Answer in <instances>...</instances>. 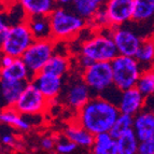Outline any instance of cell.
<instances>
[{"label":"cell","instance_id":"cell-36","mask_svg":"<svg viewBox=\"0 0 154 154\" xmlns=\"http://www.w3.org/2000/svg\"><path fill=\"white\" fill-rule=\"evenodd\" d=\"M144 108H146V109H150V110H154V95L146 96V97Z\"/></svg>","mask_w":154,"mask_h":154},{"label":"cell","instance_id":"cell-1","mask_svg":"<svg viewBox=\"0 0 154 154\" xmlns=\"http://www.w3.org/2000/svg\"><path fill=\"white\" fill-rule=\"evenodd\" d=\"M90 35L78 43L77 51L72 53L75 70L80 72L88 65L97 62H112L119 55L111 36V28H88Z\"/></svg>","mask_w":154,"mask_h":154},{"label":"cell","instance_id":"cell-33","mask_svg":"<svg viewBox=\"0 0 154 154\" xmlns=\"http://www.w3.org/2000/svg\"><path fill=\"white\" fill-rule=\"evenodd\" d=\"M139 154H154V137L149 140L140 141L139 143Z\"/></svg>","mask_w":154,"mask_h":154},{"label":"cell","instance_id":"cell-16","mask_svg":"<svg viewBox=\"0 0 154 154\" xmlns=\"http://www.w3.org/2000/svg\"><path fill=\"white\" fill-rule=\"evenodd\" d=\"M133 129L139 141H146L154 137V110L143 108L134 116Z\"/></svg>","mask_w":154,"mask_h":154},{"label":"cell","instance_id":"cell-7","mask_svg":"<svg viewBox=\"0 0 154 154\" xmlns=\"http://www.w3.org/2000/svg\"><path fill=\"white\" fill-rule=\"evenodd\" d=\"M146 27L129 22L127 24L111 27V36L120 55L135 56L142 40L150 36L142 29Z\"/></svg>","mask_w":154,"mask_h":154},{"label":"cell","instance_id":"cell-6","mask_svg":"<svg viewBox=\"0 0 154 154\" xmlns=\"http://www.w3.org/2000/svg\"><path fill=\"white\" fill-rule=\"evenodd\" d=\"M113 85L119 91L128 90L137 86L143 68L135 56L119 54L111 62Z\"/></svg>","mask_w":154,"mask_h":154},{"label":"cell","instance_id":"cell-13","mask_svg":"<svg viewBox=\"0 0 154 154\" xmlns=\"http://www.w3.org/2000/svg\"><path fill=\"white\" fill-rule=\"evenodd\" d=\"M144 103L146 96L137 88V86H135L121 91L116 103L121 113L134 116L144 108Z\"/></svg>","mask_w":154,"mask_h":154},{"label":"cell","instance_id":"cell-8","mask_svg":"<svg viewBox=\"0 0 154 154\" xmlns=\"http://www.w3.org/2000/svg\"><path fill=\"white\" fill-rule=\"evenodd\" d=\"M35 40L26 20L13 23L1 44L0 53L21 58Z\"/></svg>","mask_w":154,"mask_h":154},{"label":"cell","instance_id":"cell-32","mask_svg":"<svg viewBox=\"0 0 154 154\" xmlns=\"http://www.w3.org/2000/svg\"><path fill=\"white\" fill-rule=\"evenodd\" d=\"M11 24L12 23L9 18V12H7V8L0 10V48H1V44L10 29Z\"/></svg>","mask_w":154,"mask_h":154},{"label":"cell","instance_id":"cell-34","mask_svg":"<svg viewBox=\"0 0 154 154\" xmlns=\"http://www.w3.org/2000/svg\"><path fill=\"white\" fill-rule=\"evenodd\" d=\"M0 142L7 148H15L17 144V138L13 134L5 133L0 137Z\"/></svg>","mask_w":154,"mask_h":154},{"label":"cell","instance_id":"cell-12","mask_svg":"<svg viewBox=\"0 0 154 154\" xmlns=\"http://www.w3.org/2000/svg\"><path fill=\"white\" fill-rule=\"evenodd\" d=\"M103 8L111 27L124 25L131 21L134 0H109Z\"/></svg>","mask_w":154,"mask_h":154},{"label":"cell","instance_id":"cell-17","mask_svg":"<svg viewBox=\"0 0 154 154\" xmlns=\"http://www.w3.org/2000/svg\"><path fill=\"white\" fill-rule=\"evenodd\" d=\"M75 70V64L72 55L68 53H58L57 50H55V53L52 55L50 60L46 63L45 67L43 68V71L50 72L58 77L66 78Z\"/></svg>","mask_w":154,"mask_h":154},{"label":"cell","instance_id":"cell-22","mask_svg":"<svg viewBox=\"0 0 154 154\" xmlns=\"http://www.w3.org/2000/svg\"><path fill=\"white\" fill-rule=\"evenodd\" d=\"M33 38L36 40L52 39V28L49 15H38L26 17Z\"/></svg>","mask_w":154,"mask_h":154},{"label":"cell","instance_id":"cell-25","mask_svg":"<svg viewBox=\"0 0 154 154\" xmlns=\"http://www.w3.org/2000/svg\"><path fill=\"white\" fill-rule=\"evenodd\" d=\"M116 138L109 131L100 133L94 136V142L90 152L94 154H114Z\"/></svg>","mask_w":154,"mask_h":154},{"label":"cell","instance_id":"cell-20","mask_svg":"<svg viewBox=\"0 0 154 154\" xmlns=\"http://www.w3.org/2000/svg\"><path fill=\"white\" fill-rule=\"evenodd\" d=\"M25 13L26 17L50 15L57 7L56 0H14Z\"/></svg>","mask_w":154,"mask_h":154},{"label":"cell","instance_id":"cell-38","mask_svg":"<svg viewBox=\"0 0 154 154\" xmlns=\"http://www.w3.org/2000/svg\"><path fill=\"white\" fill-rule=\"evenodd\" d=\"M13 1H14V0H0V2L2 3V5H5V8H8L9 5H12Z\"/></svg>","mask_w":154,"mask_h":154},{"label":"cell","instance_id":"cell-18","mask_svg":"<svg viewBox=\"0 0 154 154\" xmlns=\"http://www.w3.org/2000/svg\"><path fill=\"white\" fill-rule=\"evenodd\" d=\"M27 83L0 79V109L14 107Z\"/></svg>","mask_w":154,"mask_h":154},{"label":"cell","instance_id":"cell-3","mask_svg":"<svg viewBox=\"0 0 154 154\" xmlns=\"http://www.w3.org/2000/svg\"><path fill=\"white\" fill-rule=\"evenodd\" d=\"M49 17L51 22L52 39L55 42L71 43L82 36V33L88 28V21L69 7L57 5Z\"/></svg>","mask_w":154,"mask_h":154},{"label":"cell","instance_id":"cell-21","mask_svg":"<svg viewBox=\"0 0 154 154\" xmlns=\"http://www.w3.org/2000/svg\"><path fill=\"white\" fill-rule=\"evenodd\" d=\"M0 79L14 82H29L32 77L23 59L14 58L9 66L0 68Z\"/></svg>","mask_w":154,"mask_h":154},{"label":"cell","instance_id":"cell-29","mask_svg":"<svg viewBox=\"0 0 154 154\" xmlns=\"http://www.w3.org/2000/svg\"><path fill=\"white\" fill-rule=\"evenodd\" d=\"M88 23V28L98 30V29H105V28H111L110 22L107 13L105 11V8L101 7L99 10L96 12V14L91 18Z\"/></svg>","mask_w":154,"mask_h":154},{"label":"cell","instance_id":"cell-11","mask_svg":"<svg viewBox=\"0 0 154 154\" xmlns=\"http://www.w3.org/2000/svg\"><path fill=\"white\" fill-rule=\"evenodd\" d=\"M31 81L52 103L58 101V98L64 88L65 78L42 70L36 75H33Z\"/></svg>","mask_w":154,"mask_h":154},{"label":"cell","instance_id":"cell-27","mask_svg":"<svg viewBox=\"0 0 154 154\" xmlns=\"http://www.w3.org/2000/svg\"><path fill=\"white\" fill-rule=\"evenodd\" d=\"M133 125H134L133 116L125 114V113H120L109 133H110L114 138H118V137L123 135V134L126 133L127 131L133 129Z\"/></svg>","mask_w":154,"mask_h":154},{"label":"cell","instance_id":"cell-23","mask_svg":"<svg viewBox=\"0 0 154 154\" xmlns=\"http://www.w3.org/2000/svg\"><path fill=\"white\" fill-rule=\"evenodd\" d=\"M140 141L137 138L134 129L127 131L116 138L114 154H137Z\"/></svg>","mask_w":154,"mask_h":154},{"label":"cell","instance_id":"cell-26","mask_svg":"<svg viewBox=\"0 0 154 154\" xmlns=\"http://www.w3.org/2000/svg\"><path fill=\"white\" fill-rule=\"evenodd\" d=\"M69 8H71L77 14L88 22L101 7L95 0H75Z\"/></svg>","mask_w":154,"mask_h":154},{"label":"cell","instance_id":"cell-41","mask_svg":"<svg viewBox=\"0 0 154 154\" xmlns=\"http://www.w3.org/2000/svg\"><path fill=\"white\" fill-rule=\"evenodd\" d=\"M152 28H153V35H154V20H153V23H152Z\"/></svg>","mask_w":154,"mask_h":154},{"label":"cell","instance_id":"cell-28","mask_svg":"<svg viewBox=\"0 0 154 154\" xmlns=\"http://www.w3.org/2000/svg\"><path fill=\"white\" fill-rule=\"evenodd\" d=\"M137 88L144 96L154 95V67L144 69L137 83Z\"/></svg>","mask_w":154,"mask_h":154},{"label":"cell","instance_id":"cell-15","mask_svg":"<svg viewBox=\"0 0 154 154\" xmlns=\"http://www.w3.org/2000/svg\"><path fill=\"white\" fill-rule=\"evenodd\" d=\"M60 134L75 142L79 148L88 150V151H90L91 146L94 142V136H95L92 133H90L88 129H85L75 120L70 121L63 128V131H60Z\"/></svg>","mask_w":154,"mask_h":154},{"label":"cell","instance_id":"cell-24","mask_svg":"<svg viewBox=\"0 0 154 154\" xmlns=\"http://www.w3.org/2000/svg\"><path fill=\"white\" fill-rule=\"evenodd\" d=\"M135 57L140 63L143 70L154 67V35L143 38Z\"/></svg>","mask_w":154,"mask_h":154},{"label":"cell","instance_id":"cell-39","mask_svg":"<svg viewBox=\"0 0 154 154\" xmlns=\"http://www.w3.org/2000/svg\"><path fill=\"white\" fill-rule=\"evenodd\" d=\"M95 1L100 5V7H105V5L108 2L109 0H95Z\"/></svg>","mask_w":154,"mask_h":154},{"label":"cell","instance_id":"cell-9","mask_svg":"<svg viewBox=\"0 0 154 154\" xmlns=\"http://www.w3.org/2000/svg\"><path fill=\"white\" fill-rule=\"evenodd\" d=\"M51 105L52 103L40 92L36 84L29 81L14 105V108L23 116H40L48 112Z\"/></svg>","mask_w":154,"mask_h":154},{"label":"cell","instance_id":"cell-14","mask_svg":"<svg viewBox=\"0 0 154 154\" xmlns=\"http://www.w3.org/2000/svg\"><path fill=\"white\" fill-rule=\"evenodd\" d=\"M31 116H23L14 107L0 109V124L10 126L11 128L21 133H28L33 126Z\"/></svg>","mask_w":154,"mask_h":154},{"label":"cell","instance_id":"cell-2","mask_svg":"<svg viewBox=\"0 0 154 154\" xmlns=\"http://www.w3.org/2000/svg\"><path fill=\"white\" fill-rule=\"evenodd\" d=\"M112 100L100 95H93L75 116V120L93 135L110 131L120 114Z\"/></svg>","mask_w":154,"mask_h":154},{"label":"cell","instance_id":"cell-19","mask_svg":"<svg viewBox=\"0 0 154 154\" xmlns=\"http://www.w3.org/2000/svg\"><path fill=\"white\" fill-rule=\"evenodd\" d=\"M154 20V0H134L131 21L142 27L152 28Z\"/></svg>","mask_w":154,"mask_h":154},{"label":"cell","instance_id":"cell-10","mask_svg":"<svg viewBox=\"0 0 154 154\" xmlns=\"http://www.w3.org/2000/svg\"><path fill=\"white\" fill-rule=\"evenodd\" d=\"M56 44L53 39L35 40L21 57L28 68L31 77L43 70L46 63L55 53Z\"/></svg>","mask_w":154,"mask_h":154},{"label":"cell","instance_id":"cell-30","mask_svg":"<svg viewBox=\"0 0 154 154\" xmlns=\"http://www.w3.org/2000/svg\"><path fill=\"white\" fill-rule=\"evenodd\" d=\"M78 149H79V146L75 142L71 141L70 139L66 138V137L63 136L62 134H60L58 136V139H57L54 152L59 154H71L77 151Z\"/></svg>","mask_w":154,"mask_h":154},{"label":"cell","instance_id":"cell-4","mask_svg":"<svg viewBox=\"0 0 154 154\" xmlns=\"http://www.w3.org/2000/svg\"><path fill=\"white\" fill-rule=\"evenodd\" d=\"M79 73L91 88L93 95L109 98L111 95L119 96L121 92L113 85V73L110 62L93 63L83 68Z\"/></svg>","mask_w":154,"mask_h":154},{"label":"cell","instance_id":"cell-31","mask_svg":"<svg viewBox=\"0 0 154 154\" xmlns=\"http://www.w3.org/2000/svg\"><path fill=\"white\" fill-rule=\"evenodd\" d=\"M58 136L59 135L52 134V133L43 135V136L40 138V140H39V146H40V149L44 152H54Z\"/></svg>","mask_w":154,"mask_h":154},{"label":"cell","instance_id":"cell-37","mask_svg":"<svg viewBox=\"0 0 154 154\" xmlns=\"http://www.w3.org/2000/svg\"><path fill=\"white\" fill-rule=\"evenodd\" d=\"M73 1L75 0H56L57 5H60V7H70Z\"/></svg>","mask_w":154,"mask_h":154},{"label":"cell","instance_id":"cell-40","mask_svg":"<svg viewBox=\"0 0 154 154\" xmlns=\"http://www.w3.org/2000/svg\"><path fill=\"white\" fill-rule=\"evenodd\" d=\"M3 9H5V5H2V3L0 2V10H3Z\"/></svg>","mask_w":154,"mask_h":154},{"label":"cell","instance_id":"cell-5","mask_svg":"<svg viewBox=\"0 0 154 154\" xmlns=\"http://www.w3.org/2000/svg\"><path fill=\"white\" fill-rule=\"evenodd\" d=\"M92 96V91L83 81L81 75L73 70L69 75L65 78L64 88L58 98V101H60L72 112L77 113L91 99Z\"/></svg>","mask_w":154,"mask_h":154},{"label":"cell","instance_id":"cell-35","mask_svg":"<svg viewBox=\"0 0 154 154\" xmlns=\"http://www.w3.org/2000/svg\"><path fill=\"white\" fill-rule=\"evenodd\" d=\"M14 60V57L10 56V55L2 54L0 55V68H3V67H7L11 64V63Z\"/></svg>","mask_w":154,"mask_h":154}]
</instances>
